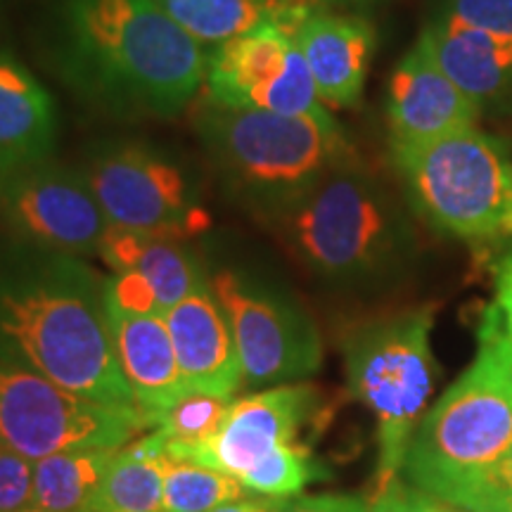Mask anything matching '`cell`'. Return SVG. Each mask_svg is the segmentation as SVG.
Masks as SVG:
<instances>
[{
	"mask_svg": "<svg viewBox=\"0 0 512 512\" xmlns=\"http://www.w3.org/2000/svg\"><path fill=\"white\" fill-rule=\"evenodd\" d=\"M415 219L406 197L354 155L273 228L318 283L342 292H382L406 278L418 261Z\"/></svg>",
	"mask_w": 512,
	"mask_h": 512,
	"instance_id": "cell-3",
	"label": "cell"
},
{
	"mask_svg": "<svg viewBox=\"0 0 512 512\" xmlns=\"http://www.w3.org/2000/svg\"><path fill=\"white\" fill-rule=\"evenodd\" d=\"M17 512H48V510H41V508H36V505H29V508L17 510Z\"/></svg>",
	"mask_w": 512,
	"mask_h": 512,
	"instance_id": "cell-36",
	"label": "cell"
},
{
	"mask_svg": "<svg viewBox=\"0 0 512 512\" xmlns=\"http://www.w3.org/2000/svg\"><path fill=\"white\" fill-rule=\"evenodd\" d=\"M320 392L309 382L278 384L233 401L219 432L200 444H166V456L207 465L242 482L249 472L302 444L299 434L316 418Z\"/></svg>",
	"mask_w": 512,
	"mask_h": 512,
	"instance_id": "cell-13",
	"label": "cell"
},
{
	"mask_svg": "<svg viewBox=\"0 0 512 512\" xmlns=\"http://www.w3.org/2000/svg\"><path fill=\"white\" fill-rule=\"evenodd\" d=\"M510 444L512 339L491 304L479 323L475 361L427 408L413 432L401 477L448 505Z\"/></svg>",
	"mask_w": 512,
	"mask_h": 512,
	"instance_id": "cell-5",
	"label": "cell"
},
{
	"mask_svg": "<svg viewBox=\"0 0 512 512\" xmlns=\"http://www.w3.org/2000/svg\"><path fill=\"white\" fill-rule=\"evenodd\" d=\"M140 408L107 406L0 358V444L29 460L81 448H121L150 432Z\"/></svg>",
	"mask_w": 512,
	"mask_h": 512,
	"instance_id": "cell-8",
	"label": "cell"
},
{
	"mask_svg": "<svg viewBox=\"0 0 512 512\" xmlns=\"http://www.w3.org/2000/svg\"><path fill=\"white\" fill-rule=\"evenodd\" d=\"M437 19L512 38V0H444Z\"/></svg>",
	"mask_w": 512,
	"mask_h": 512,
	"instance_id": "cell-27",
	"label": "cell"
},
{
	"mask_svg": "<svg viewBox=\"0 0 512 512\" xmlns=\"http://www.w3.org/2000/svg\"><path fill=\"white\" fill-rule=\"evenodd\" d=\"M264 3H268L271 8L278 10V17H275V19L290 17V15H294V12H299L302 8H309V5H313L311 0H264Z\"/></svg>",
	"mask_w": 512,
	"mask_h": 512,
	"instance_id": "cell-34",
	"label": "cell"
},
{
	"mask_svg": "<svg viewBox=\"0 0 512 512\" xmlns=\"http://www.w3.org/2000/svg\"><path fill=\"white\" fill-rule=\"evenodd\" d=\"M110 323L121 375L140 411H166L192 394L178 366L164 313L128 311L110 304Z\"/></svg>",
	"mask_w": 512,
	"mask_h": 512,
	"instance_id": "cell-17",
	"label": "cell"
},
{
	"mask_svg": "<svg viewBox=\"0 0 512 512\" xmlns=\"http://www.w3.org/2000/svg\"><path fill=\"white\" fill-rule=\"evenodd\" d=\"M318 8H358V5L375 3V0H311Z\"/></svg>",
	"mask_w": 512,
	"mask_h": 512,
	"instance_id": "cell-35",
	"label": "cell"
},
{
	"mask_svg": "<svg viewBox=\"0 0 512 512\" xmlns=\"http://www.w3.org/2000/svg\"><path fill=\"white\" fill-rule=\"evenodd\" d=\"M209 100L238 110H264L287 117L330 114L318 98L311 69L297 38L278 19L216 46L207 67Z\"/></svg>",
	"mask_w": 512,
	"mask_h": 512,
	"instance_id": "cell-11",
	"label": "cell"
},
{
	"mask_svg": "<svg viewBox=\"0 0 512 512\" xmlns=\"http://www.w3.org/2000/svg\"><path fill=\"white\" fill-rule=\"evenodd\" d=\"M403 197L420 221L448 238L512 235V164L477 126L413 145H392Z\"/></svg>",
	"mask_w": 512,
	"mask_h": 512,
	"instance_id": "cell-7",
	"label": "cell"
},
{
	"mask_svg": "<svg viewBox=\"0 0 512 512\" xmlns=\"http://www.w3.org/2000/svg\"><path fill=\"white\" fill-rule=\"evenodd\" d=\"M415 46L482 107L512 95V38L434 19Z\"/></svg>",
	"mask_w": 512,
	"mask_h": 512,
	"instance_id": "cell-19",
	"label": "cell"
},
{
	"mask_svg": "<svg viewBox=\"0 0 512 512\" xmlns=\"http://www.w3.org/2000/svg\"><path fill=\"white\" fill-rule=\"evenodd\" d=\"M166 437L143 432L114 451L95 512H164Z\"/></svg>",
	"mask_w": 512,
	"mask_h": 512,
	"instance_id": "cell-21",
	"label": "cell"
},
{
	"mask_svg": "<svg viewBox=\"0 0 512 512\" xmlns=\"http://www.w3.org/2000/svg\"><path fill=\"white\" fill-rule=\"evenodd\" d=\"M107 302L119 309L128 311H159L157 294L152 290L150 283L143 275L136 271H124V273H112L107 278Z\"/></svg>",
	"mask_w": 512,
	"mask_h": 512,
	"instance_id": "cell-30",
	"label": "cell"
},
{
	"mask_svg": "<svg viewBox=\"0 0 512 512\" xmlns=\"http://www.w3.org/2000/svg\"><path fill=\"white\" fill-rule=\"evenodd\" d=\"M55 60L76 93L126 119L183 112L209 67L159 0H64Z\"/></svg>",
	"mask_w": 512,
	"mask_h": 512,
	"instance_id": "cell-2",
	"label": "cell"
},
{
	"mask_svg": "<svg viewBox=\"0 0 512 512\" xmlns=\"http://www.w3.org/2000/svg\"><path fill=\"white\" fill-rule=\"evenodd\" d=\"M81 171L114 228L178 240L209 228L200 178L164 150L131 140L107 143Z\"/></svg>",
	"mask_w": 512,
	"mask_h": 512,
	"instance_id": "cell-10",
	"label": "cell"
},
{
	"mask_svg": "<svg viewBox=\"0 0 512 512\" xmlns=\"http://www.w3.org/2000/svg\"><path fill=\"white\" fill-rule=\"evenodd\" d=\"M164 318L190 392L235 399L245 387V373L226 311L211 285L171 306Z\"/></svg>",
	"mask_w": 512,
	"mask_h": 512,
	"instance_id": "cell-15",
	"label": "cell"
},
{
	"mask_svg": "<svg viewBox=\"0 0 512 512\" xmlns=\"http://www.w3.org/2000/svg\"><path fill=\"white\" fill-rule=\"evenodd\" d=\"M294 38L309 64L320 102L335 110L354 107L361 100L373 60V24L313 5L294 29Z\"/></svg>",
	"mask_w": 512,
	"mask_h": 512,
	"instance_id": "cell-16",
	"label": "cell"
},
{
	"mask_svg": "<svg viewBox=\"0 0 512 512\" xmlns=\"http://www.w3.org/2000/svg\"><path fill=\"white\" fill-rule=\"evenodd\" d=\"M0 358L86 399L138 408L114 354L107 278L81 256L17 242L0 261Z\"/></svg>",
	"mask_w": 512,
	"mask_h": 512,
	"instance_id": "cell-1",
	"label": "cell"
},
{
	"mask_svg": "<svg viewBox=\"0 0 512 512\" xmlns=\"http://www.w3.org/2000/svg\"><path fill=\"white\" fill-rule=\"evenodd\" d=\"M249 496L245 486L226 472L166 456L164 512H211Z\"/></svg>",
	"mask_w": 512,
	"mask_h": 512,
	"instance_id": "cell-24",
	"label": "cell"
},
{
	"mask_svg": "<svg viewBox=\"0 0 512 512\" xmlns=\"http://www.w3.org/2000/svg\"><path fill=\"white\" fill-rule=\"evenodd\" d=\"M98 256L114 273L136 271L143 275L164 313L211 285V273L188 240L112 226Z\"/></svg>",
	"mask_w": 512,
	"mask_h": 512,
	"instance_id": "cell-20",
	"label": "cell"
},
{
	"mask_svg": "<svg viewBox=\"0 0 512 512\" xmlns=\"http://www.w3.org/2000/svg\"><path fill=\"white\" fill-rule=\"evenodd\" d=\"M235 399L209 394H188L176 406L147 413L152 430H159L169 444H200L219 432Z\"/></svg>",
	"mask_w": 512,
	"mask_h": 512,
	"instance_id": "cell-25",
	"label": "cell"
},
{
	"mask_svg": "<svg viewBox=\"0 0 512 512\" xmlns=\"http://www.w3.org/2000/svg\"><path fill=\"white\" fill-rule=\"evenodd\" d=\"M494 309L501 318L505 335L512 339V247L505 249L494 268Z\"/></svg>",
	"mask_w": 512,
	"mask_h": 512,
	"instance_id": "cell-32",
	"label": "cell"
},
{
	"mask_svg": "<svg viewBox=\"0 0 512 512\" xmlns=\"http://www.w3.org/2000/svg\"><path fill=\"white\" fill-rule=\"evenodd\" d=\"M57 114L41 81L8 53H0V183L53 159Z\"/></svg>",
	"mask_w": 512,
	"mask_h": 512,
	"instance_id": "cell-18",
	"label": "cell"
},
{
	"mask_svg": "<svg viewBox=\"0 0 512 512\" xmlns=\"http://www.w3.org/2000/svg\"><path fill=\"white\" fill-rule=\"evenodd\" d=\"M211 290L233 330L245 387L304 382L323 368L316 320L283 285L245 268H219L211 273Z\"/></svg>",
	"mask_w": 512,
	"mask_h": 512,
	"instance_id": "cell-9",
	"label": "cell"
},
{
	"mask_svg": "<svg viewBox=\"0 0 512 512\" xmlns=\"http://www.w3.org/2000/svg\"><path fill=\"white\" fill-rule=\"evenodd\" d=\"M159 5L200 46H221L278 17L264 0H159Z\"/></svg>",
	"mask_w": 512,
	"mask_h": 512,
	"instance_id": "cell-23",
	"label": "cell"
},
{
	"mask_svg": "<svg viewBox=\"0 0 512 512\" xmlns=\"http://www.w3.org/2000/svg\"><path fill=\"white\" fill-rule=\"evenodd\" d=\"M117 448H81L34 460V505L48 512H95Z\"/></svg>",
	"mask_w": 512,
	"mask_h": 512,
	"instance_id": "cell-22",
	"label": "cell"
},
{
	"mask_svg": "<svg viewBox=\"0 0 512 512\" xmlns=\"http://www.w3.org/2000/svg\"><path fill=\"white\" fill-rule=\"evenodd\" d=\"M34 505V460L0 444V512Z\"/></svg>",
	"mask_w": 512,
	"mask_h": 512,
	"instance_id": "cell-28",
	"label": "cell"
},
{
	"mask_svg": "<svg viewBox=\"0 0 512 512\" xmlns=\"http://www.w3.org/2000/svg\"><path fill=\"white\" fill-rule=\"evenodd\" d=\"M368 512H451V508L422 494L403 477H396L375 491L373 501L368 503Z\"/></svg>",
	"mask_w": 512,
	"mask_h": 512,
	"instance_id": "cell-29",
	"label": "cell"
},
{
	"mask_svg": "<svg viewBox=\"0 0 512 512\" xmlns=\"http://www.w3.org/2000/svg\"><path fill=\"white\" fill-rule=\"evenodd\" d=\"M448 508L463 512H512V444L489 470L460 489Z\"/></svg>",
	"mask_w": 512,
	"mask_h": 512,
	"instance_id": "cell-26",
	"label": "cell"
},
{
	"mask_svg": "<svg viewBox=\"0 0 512 512\" xmlns=\"http://www.w3.org/2000/svg\"><path fill=\"white\" fill-rule=\"evenodd\" d=\"M482 110L418 46L408 50L389 79L387 121L392 145L425 143L477 126Z\"/></svg>",
	"mask_w": 512,
	"mask_h": 512,
	"instance_id": "cell-14",
	"label": "cell"
},
{
	"mask_svg": "<svg viewBox=\"0 0 512 512\" xmlns=\"http://www.w3.org/2000/svg\"><path fill=\"white\" fill-rule=\"evenodd\" d=\"M275 512H368V501L347 494H299L278 501Z\"/></svg>",
	"mask_w": 512,
	"mask_h": 512,
	"instance_id": "cell-31",
	"label": "cell"
},
{
	"mask_svg": "<svg viewBox=\"0 0 512 512\" xmlns=\"http://www.w3.org/2000/svg\"><path fill=\"white\" fill-rule=\"evenodd\" d=\"M0 221L22 245L74 256L100 254L112 228L83 171L55 159L0 183Z\"/></svg>",
	"mask_w": 512,
	"mask_h": 512,
	"instance_id": "cell-12",
	"label": "cell"
},
{
	"mask_svg": "<svg viewBox=\"0 0 512 512\" xmlns=\"http://www.w3.org/2000/svg\"><path fill=\"white\" fill-rule=\"evenodd\" d=\"M432 328V306H411L356 320L339 342L351 399L375 418V491L401 477L415 427L430 408L437 384Z\"/></svg>",
	"mask_w": 512,
	"mask_h": 512,
	"instance_id": "cell-6",
	"label": "cell"
},
{
	"mask_svg": "<svg viewBox=\"0 0 512 512\" xmlns=\"http://www.w3.org/2000/svg\"><path fill=\"white\" fill-rule=\"evenodd\" d=\"M192 124L228 195L266 226L354 157L332 114L287 117L207 100Z\"/></svg>",
	"mask_w": 512,
	"mask_h": 512,
	"instance_id": "cell-4",
	"label": "cell"
},
{
	"mask_svg": "<svg viewBox=\"0 0 512 512\" xmlns=\"http://www.w3.org/2000/svg\"><path fill=\"white\" fill-rule=\"evenodd\" d=\"M283 501V498H280ZM278 510V501L275 498H261V496H249L242 498V501L221 505V508L211 512H275Z\"/></svg>",
	"mask_w": 512,
	"mask_h": 512,
	"instance_id": "cell-33",
	"label": "cell"
}]
</instances>
